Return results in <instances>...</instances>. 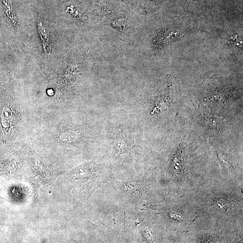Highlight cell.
Instances as JSON below:
<instances>
[{
  "label": "cell",
  "instance_id": "6da1fadb",
  "mask_svg": "<svg viewBox=\"0 0 243 243\" xmlns=\"http://www.w3.org/2000/svg\"><path fill=\"white\" fill-rule=\"evenodd\" d=\"M37 28L41 39L44 52L46 55H49L51 51V46L50 44L49 32L43 25L42 21L40 19H37Z\"/></svg>",
  "mask_w": 243,
  "mask_h": 243
},
{
  "label": "cell",
  "instance_id": "7a4b0ae2",
  "mask_svg": "<svg viewBox=\"0 0 243 243\" xmlns=\"http://www.w3.org/2000/svg\"><path fill=\"white\" fill-rule=\"evenodd\" d=\"M3 3L6 7V14L10 20L13 23V25L17 28L19 26L18 19L16 17L12 6L11 0H3Z\"/></svg>",
  "mask_w": 243,
  "mask_h": 243
}]
</instances>
